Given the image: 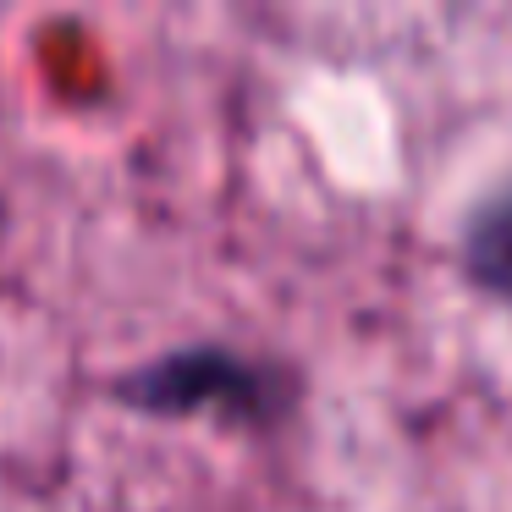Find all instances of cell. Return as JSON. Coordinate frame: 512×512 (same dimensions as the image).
<instances>
[{"mask_svg":"<svg viewBox=\"0 0 512 512\" xmlns=\"http://www.w3.org/2000/svg\"><path fill=\"white\" fill-rule=\"evenodd\" d=\"M254 397H259L254 369H243L226 353L166 358V364L133 380V402H149V408H193V402H248L254 408Z\"/></svg>","mask_w":512,"mask_h":512,"instance_id":"cell-1","label":"cell"},{"mask_svg":"<svg viewBox=\"0 0 512 512\" xmlns=\"http://www.w3.org/2000/svg\"><path fill=\"white\" fill-rule=\"evenodd\" d=\"M468 270L485 287L512 292V199L490 204L474 221V232H468Z\"/></svg>","mask_w":512,"mask_h":512,"instance_id":"cell-2","label":"cell"}]
</instances>
